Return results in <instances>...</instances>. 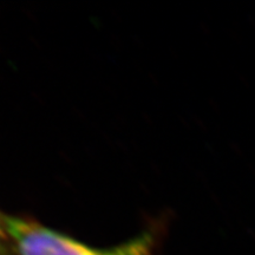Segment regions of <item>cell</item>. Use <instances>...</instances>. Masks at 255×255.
Wrapping results in <instances>:
<instances>
[{
	"mask_svg": "<svg viewBox=\"0 0 255 255\" xmlns=\"http://www.w3.org/2000/svg\"><path fill=\"white\" fill-rule=\"evenodd\" d=\"M7 238H6V233L2 227L1 222V213H0V255H6V246H7Z\"/></svg>",
	"mask_w": 255,
	"mask_h": 255,
	"instance_id": "2",
	"label": "cell"
},
{
	"mask_svg": "<svg viewBox=\"0 0 255 255\" xmlns=\"http://www.w3.org/2000/svg\"><path fill=\"white\" fill-rule=\"evenodd\" d=\"M1 222L14 255H155L157 246V235L151 229L117 246L97 248L33 219L1 213Z\"/></svg>",
	"mask_w": 255,
	"mask_h": 255,
	"instance_id": "1",
	"label": "cell"
}]
</instances>
